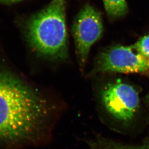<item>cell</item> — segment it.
<instances>
[{"label":"cell","instance_id":"ba28073f","mask_svg":"<svg viewBox=\"0 0 149 149\" xmlns=\"http://www.w3.org/2000/svg\"><path fill=\"white\" fill-rule=\"evenodd\" d=\"M133 46L139 53L149 60V34L140 38Z\"/></svg>","mask_w":149,"mask_h":149},{"label":"cell","instance_id":"6da1fadb","mask_svg":"<svg viewBox=\"0 0 149 149\" xmlns=\"http://www.w3.org/2000/svg\"><path fill=\"white\" fill-rule=\"evenodd\" d=\"M66 103L34 82L0 53V149H27L51 142Z\"/></svg>","mask_w":149,"mask_h":149},{"label":"cell","instance_id":"7a4b0ae2","mask_svg":"<svg viewBox=\"0 0 149 149\" xmlns=\"http://www.w3.org/2000/svg\"><path fill=\"white\" fill-rule=\"evenodd\" d=\"M22 32L28 52L34 59L53 66L69 63L65 0H52L26 22Z\"/></svg>","mask_w":149,"mask_h":149},{"label":"cell","instance_id":"8fae6325","mask_svg":"<svg viewBox=\"0 0 149 149\" xmlns=\"http://www.w3.org/2000/svg\"><path fill=\"white\" fill-rule=\"evenodd\" d=\"M148 69L149 70V60H148Z\"/></svg>","mask_w":149,"mask_h":149},{"label":"cell","instance_id":"3957f363","mask_svg":"<svg viewBox=\"0 0 149 149\" xmlns=\"http://www.w3.org/2000/svg\"><path fill=\"white\" fill-rule=\"evenodd\" d=\"M100 104L111 117L124 125L133 122L138 111V92L122 80H117L102 86L98 92Z\"/></svg>","mask_w":149,"mask_h":149},{"label":"cell","instance_id":"30bf717a","mask_svg":"<svg viewBox=\"0 0 149 149\" xmlns=\"http://www.w3.org/2000/svg\"><path fill=\"white\" fill-rule=\"evenodd\" d=\"M147 102H148V104H149V94H148V95L147 96Z\"/></svg>","mask_w":149,"mask_h":149},{"label":"cell","instance_id":"52a82bcc","mask_svg":"<svg viewBox=\"0 0 149 149\" xmlns=\"http://www.w3.org/2000/svg\"><path fill=\"white\" fill-rule=\"evenodd\" d=\"M103 2L108 16L112 18L122 17L128 12L126 0H103Z\"/></svg>","mask_w":149,"mask_h":149},{"label":"cell","instance_id":"5b68a950","mask_svg":"<svg viewBox=\"0 0 149 149\" xmlns=\"http://www.w3.org/2000/svg\"><path fill=\"white\" fill-rule=\"evenodd\" d=\"M148 70V59L136 51L133 45H118L106 49L99 54L87 77L110 72L141 73Z\"/></svg>","mask_w":149,"mask_h":149},{"label":"cell","instance_id":"277c9868","mask_svg":"<svg viewBox=\"0 0 149 149\" xmlns=\"http://www.w3.org/2000/svg\"><path fill=\"white\" fill-rule=\"evenodd\" d=\"M103 23L100 12L86 4L76 16L72 26L74 53L80 74L84 75L93 45L102 37Z\"/></svg>","mask_w":149,"mask_h":149},{"label":"cell","instance_id":"9c48e42d","mask_svg":"<svg viewBox=\"0 0 149 149\" xmlns=\"http://www.w3.org/2000/svg\"><path fill=\"white\" fill-rule=\"evenodd\" d=\"M23 0H0V5H8L22 1Z\"/></svg>","mask_w":149,"mask_h":149},{"label":"cell","instance_id":"8992f818","mask_svg":"<svg viewBox=\"0 0 149 149\" xmlns=\"http://www.w3.org/2000/svg\"><path fill=\"white\" fill-rule=\"evenodd\" d=\"M88 149H149V138L145 139L141 144L128 145L116 142L101 136L86 140Z\"/></svg>","mask_w":149,"mask_h":149}]
</instances>
